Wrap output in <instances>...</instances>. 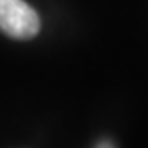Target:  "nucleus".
Returning <instances> with one entry per match:
<instances>
[{
    "label": "nucleus",
    "instance_id": "obj_1",
    "mask_svg": "<svg viewBox=\"0 0 148 148\" xmlns=\"http://www.w3.org/2000/svg\"><path fill=\"white\" fill-rule=\"evenodd\" d=\"M39 27V14L25 0H0V32L14 39H30Z\"/></svg>",
    "mask_w": 148,
    "mask_h": 148
},
{
    "label": "nucleus",
    "instance_id": "obj_2",
    "mask_svg": "<svg viewBox=\"0 0 148 148\" xmlns=\"http://www.w3.org/2000/svg\"><path fill=\"white\" fill-rule=\"evenodd\" d=\"M95 148H116V146H114L111 141H100V143H98L97 146H95Z\"/></svg>",
    "mask_w": 148,
    "mask_h": 148
}]
</instances>
